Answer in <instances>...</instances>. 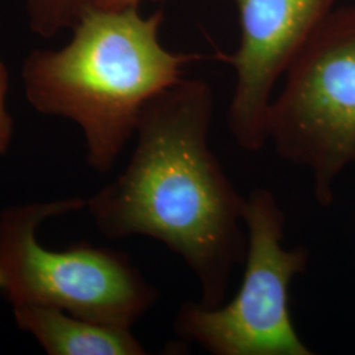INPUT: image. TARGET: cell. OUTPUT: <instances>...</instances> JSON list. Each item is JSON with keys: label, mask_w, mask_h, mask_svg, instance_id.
Returning a JSON list of instances; mask_svg holds the SVG:
<instances>
[{"label": "cell", "mask_w": 355, "mask_h": 355, "mask_svg": "<svg viewBox=\"0 0 355 355\" xmlns=\"http://www.w3.org/2000/svg\"><path fill=\"white\" fill-rule=\"evenodd\" d=\"M215 99L202 79L182 78L149 103L124 171L87 199L110 240L146 236L190 267L207 308L223 305L246 257L241 196L208 146Z\"/></svg>", "instance_id": "1"}, {"label": "cell", "mask_w": 355, "mask_h": 355, "mask_svg": "<svg viewBox=\"0 0 355 355\" xmlns=\"http://www.w3.org/2000/svg\"><path fill=\"white\" fill-rule=\"evenodd\" d=\"M164 12L89 6L64 48L36 49L24 60L26 101L40 114L80 128L87 164L108 173L135 133L144 108L183 78L200 57L167 51L159 41Z\"/></svg>", "instance_id": "2"}, {"label": "cell", "mask_w": 355, "mask_h": 355, "mask_svg": "<svg viewBox=\"0 0 355 355\" xmlns=\"http://www.w3.org/2000/svg\"><path fill=\"white\" fill-rule=\"evenodd\" d=\"M86 199L13 205L0 212V296L16 305H45L103 325L130 329L158 292L127 254L86 242L49 250L37 241L48 218L76 212Z\"/></svg>", "instance_id": "3"}, {"label": "cell", "mask_w": 355, "mask_h": 355, "mask_svg": "<svg viewBox=\"0 0 355 355\" xmlns=\"http://www.w3.org/2000/svg\"><path fill=\"white\" fill-rule=\"evenodd\" d=\"M268 136L283 159L311 168L318 204L329 205L355 161V6L333 10L292 61Z\"/></svg>", "instance_id": "4"}, {"label": "cell", "mask_w": 355, "mask_h": 355, "mask_svg": "<svg viewBox=\"0 0 355 355\" xmlns=\"http://www.w3.org/2000/svg\"><path fill=\"white\" fill-rule=\"evenodd\" d=\"M248 249L241 287L227 305L180 306L175 331L216 355H311L292 324L290 286L308 263L304 248L282 246L286 216L267 189L246 198Z\"/></svg>", "instance_id": "5"}, {"label": "cell", "mask_w": 355, "mask_h": 355, "mask_svg": "<svg viewBox=\"0 0 355 355\" xmlns=\"http://www.w3.org/2000/svg\"><path fill=\"white\" fill-rule=\"evenodd\" d=\"M239 11L241 40L232 64L237 80L229 107V130L246 152L261 150L268 136L271 94L308 38L337 0H224Z\"/></svg>", "instance_id": "6"}, {"label": "cell", "mask_w": 355, "mask_h": 355, "mask_svg": "<svg viewBox=\"0 0 355 355\" xmlns=\"http://www.w3.org/2000/svg\"><path fill=\"white\" fill-rule=\"evenodd\" d=\"M17 327L32 334L51 355H142L130 329L103 325L45 305H16Z\"/></svg>", "instance_id": "7"}, {"label": "cell", "mask_w": 355, "mask_h": 355, "mask_svg": "<svg viewBox=\"0 0 355 355\" xmlns=\"http://www.w3.org/2000/svg\"><path fill=\"white\" fill-rule=\"evenodd\" d=\"M89 6L91 0H26L28 26L40 37H54L76 26Z\"/></svg>", "instance_id": "8"}, {"label": "cell", "mask_w": 355, "mask_h": 355, "mask_svg": "<svg viewBox=\"0 0 355 355\" xmlns=\"http://www.w3.org/2000/svg\"><path fill=\"white\" fill-rule=\"evenodd\" d=\"M10 74L6 64L0 61V155L7 153L13 137V119L6 104Z\"/></svg>", "instance_id": "9"}, {"label": "cell", "mask_w": 355, "mask_h": 355, "mask_svg": "<svg viewBox=\"0 0 355 355\" xmlns=\"http://www.w3.org/2000/svg\"><path fill=\"white\" fill-rule=\"evenodd\" d=\"M142 0H91V6L102 10H121L128 7H139ZM159 1V0H153Z\"/></svg>", "instance_id": "10"}]
</instances>
